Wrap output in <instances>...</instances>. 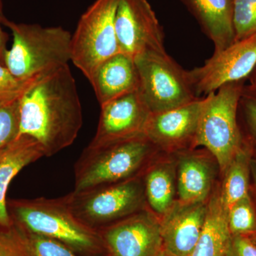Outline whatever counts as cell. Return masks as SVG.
<instances>
[{
    "label": "cell",
    "mask_w": 256,
    "mask_h": 256,
    "mask_svg": "<svg viewBox=\"0 0 256 256\" xmlns=\"http://www.w3.org/2000/svg\"><path fill=\"white\" fill-rule=\"evenodd\" d=\"M230 238L228 212L220 201L218 188L208 198L206 220L190 256H226Z\"/></svg>",
    "instance_id": "d6986e66"
},
{
    "label": "cell",
    "mask_w": 256,
    "mask_h": 256,
    "mask_svg": "<svg viewBox=\"0 0 256 256\" xmlns=\"http://www.w3.org/2000/svg\"><path fill=\"white\" fill-rule=\"evenodd\" d=\"M232 236L248 235L256 230V215L249 195L234 204L228 210Z\"/></svg>",
    "instance_id": "7402d4cb"
},
{
    "label": "cell",
    "mask_w": 256,
    "mask_h": 256,
    "mask_svg": "<svg viewBox=\"0 0 256 256\" xmlns=\"http://www.w3.org/2000/svg\"><path fill=\"white\" fill-rule=\"evenodd\" d=\"M95 136L89 146L117 142L144 134L151 112L139 90L100 106Z\"/></svg>",
    "instance_id": "7c38bea8"
},
{
    "label": "cell",
    "mask_w": 256,
    "mask_h": 256,
    "mask_svg": "<svg viewBox=\"0 0 256 256\" xmlns=\"http://www.w3.org/2000/svg\"><path fill=\"white\" fill-rule=\"evenodd\" d=\"M2 22L11 31L13 38L3 64L16 78L28 80L68 65L72 34L62 26L16 23L4 16Z\"/></svg>",
    "instance_id": "3957f363"
},
{
    "label": "cell",
    "mask_w": 256,
    "mask_h": 256,
    "mask_svg": "<svg viewBox=\"0 0 256 256\" xmlns=\"http://www.w3.org/2000/svg\"><path fill=\"white\" fill-rule=\"evenodd\" d=\"M204 98L172 110L151 112L144 136L156 149L168 152L193 148Z\"/></svg>",
    "instance_id": "4fadbf2b"
},
{
    "label": "cell",
    "mask_w": 256,
    "mask_h": 256,
    "mask_svg": "<svg viewBox=\"0 0 256 256\" xmlns=\"http://www.w3.org/2000/svg\"><path fill=\"white\" fill-rule=\"evenodd\" d=\"M226 256H256V244L248 236H232Z\"/></svg>",
    "instance_id": "f1b7e54d"
},
{
    "label": "cell",
    "mask_w": 256,
    "mask_h": 256,
    "mask_svg": "<svg viewBox=\"0 0 256 256\" xmlns=\"http://www.w3.org/2000/svg\"><path fill=\"white\" fill-rule=\"evenodd\" d=\"M202 31L220 52L235 42L232 0H182Z\"/></svg>",
    "instance_id": "2e32d148"
},
{
    "label": "cell",
    "mask_w": 256,
    "mask_h": 256,
    "mask_svg": "<svg viewBox=\"0 0 256 256\" xmlns=\"http://www.w3.org/2000/svg\"><path fill=\"white\" fill-rule=\"evenodd\" d=\"M20 136L34 139L44 156L72 146L82 126V106L68 65L38 76L20 98Z\"/></svg>",
    "instance_id": "6da1fadb"
},
{
    "label": "cell",
    "mask_w": 256,
    "mask_h": 256,
    "mask_svg": "<svg viewBox=\"0 0 256 256\" xmlns=\"http://www.w3.org/2000/svg\"><path fill=\"white\" fill-rule=\"evenodd\" d=\"M160 256H174L172 255V254H170V252H166V250H165L163 248L162 252H161V254H160Z\"/></svg>",
    "instance_id": "d6a6232c"
},
{
    "label": "cell",
    "mask_w": 256,
    "mask_h": 256,
    "mask_svg": "<svg viewBox=\"0 0 256 256\" xmlns=\"http://www.w3.org/2000/svg\"><path fill=\"white\" fill-rule=\"evenodd\" d=\"M256 67V35L214 52L204 65L188 70V74L195 95L201 98L226 84L244 80Z\"/></svg>",
    "instance_id": "9c48e42d"
},
{
    "label": "cell",
    "mask_w": 256,
    "mask_h": 256,
    "mask_svg": "<svg viewBox=\"0 0 256 256\" xmlns=\"http://www.w3.org/2000/svg\"><path fill=\"white\" fill-rule=\"evenodd\" d=\"M35 78L28 80L16 78L4 65L0 63V104L20 98Z\"/></svg>",
    "instance_id": "4316f807"
},
{
    "label": "cell",
    "mask_w": 256,
    "mask_h": 256,
    "mask_svg": "<svg viewBox=\"0 0 256 256\" xmlns=\"http://www.w3.org/2000/svg\"><path fill=\"white\" fill-rule=\"evenodd\" d=\"M250 171L252 172V176H254V181H255L256 186V160H252L250 162Z\"/></svg>",
    "instance_id": "4dcf8cb0"
},
{
    "label": "cell",
    "mask_w": 256,
    "mask_h": 256,
    "mask_svg": "<svg viewBox=\"0 0 256 256\" xmlns=\"http://www.w3.org/2000/svg\"><path fill=\"white\" fill-rule=\"evenodd\" d=\"M6 206L13 225L20 230L58 240L82 256L108 255L99 230L80 222L62 196L11 200Z\"/></svg>",
    "instance_id": "7a4b0ae2"
},
{
    "label": "cell",
    "mask_w": 256,
    "mask_h": 256,
    "mask_svg": "<svg viewBox=\"0 0 256 256\" xmlns=\"http://www.w3.org/2000/svg\"><path fill=\"white\" fill-rule=\"evenodd\" d=\"M244 80L226 84L204 98L193 148L204 146L225 172L244 142L238 124Z\"/></svg>",
    "instance_id": "5b68a950"
},
{
    "label": "cell",
    "mask_w": 256,
    "mask_h": 256,
    "mask_svg": "<svg viewBox=\"0 0 256 256\" xmlns=\"http://www.w3.org/2000/svg\"><path fill=\"white\" fill-rule=\"evenodd\" d=\"M118 0H95L82 13L72 36L70 62L88 80L108 58L119 53L114 28Z\"/></svg>",
    "instance_id": "52a82bcc"
},
{
    "label": "cell",
    "mask_w": 256,
    "mask_h": 256,
    "mask_svg": "<svg viewBox=\"0 0 256 256\" xmlns=\"http://www.w3.org/2000/svg\"><path fill=\"white\" fill-rule=\"evenodd\" d=\"M246 236H248L249 238L252 239V242H255V244H256V230H255V232H252V233L248 234V235Z\"/></svg>",
    "instance_id": "1f68e13d"
},
{
    "label": "cell",
    "mask_w": 256,
    "mask_h": 256,
    "mask_svg": "<svg viewBox=\"0 0 256 256\" xmlns=\"http://www.w3.org/2000/svg\"><path fill=\"white\" fill-rule=\"evenodd\" d=\"M0 256H32L22 232L14 225L0 230Z\"/></svg>",
    "instance_id": "484cf974"
},
{
    "label": "cell",
    "mask_w": 256,
    "mask_h": 256,
    "mask_svg": "<svg viewBox=\"0 0 256 256\" xmlns=\"http://www.w3.org/2000/svg\"><path fill=\"white\" fill-rule=\"evenodd\" d=\"M44 156L34 139L20 136L0 154V230L13 225L8 213L6 195L11 182L25 166Z\"/></svg>",
    "instance_id": "e0dca14e"
},
{
    "label": "cell",
    "mask_w": 256,
    "mask_h": 256,
    "mask_svg": "<svg viewBox=\"0 0 256 256\" xmlns=\"http://www.w3.org/2000/svg\"><path fill=\"white\" fill-rule=\"evenodd\" d=\"M252 153L250 142L244 140L242 146L224 173V182L220 188V198L227 212L234 204L249 195Z\"/></svg>",
    "instance_id": "44dd1931"
},
{
    "label": "cell",
    "mask_w": 256,
    "mask_h": 256,
    "mask_svg": "<svg viewBox=\"0 0 256 256\" xmlns=\"http://www.w3.org/2000/svg\"><path fill=\"white\" fill-rule=\"evenodd\" d=\"M232 1H234V0H232Z\"/></svg>",
    "instance_id": "e575fe53"
},
{
    "label": "cell",
    "mask_w": 256,
    "mask_h": 256,
    "mask_svg": "<svg viewBox=\"0 0 256 256\" xmlns=\"http://www.w3.org/2000/svg\"><path fill=\"white\" fill-rule=\"evenodd\" d=\"M156 150L144 134L101 146L88 144L74 166V191L142 176Z\"/></svg>",
    "instance_id": "277c9868"
},
{
    "label": "cell",
    "mask_w": 256,
    "mask_h": 256,
    "mask_svg": "<svg viewBox=\"0 0 256 256\" xmlns=\"http://www.w3.org/2000/svg\"><path fill=\"white\" fill-rule=\"evenodd\" d=\"M207 208L208 201L175 200L170 210L160 217L163 248L174 256H190L201 235Z\"/></svg>",
    "instance_id": "5bb4252c"
},
{
    "label": "cell",
    "mask_w": 256,
    "mask_h": 256,
    "mask_svg": "<svg viewBox=\"0 0 256 256\" xmlns=\"http://www.w3.org/2000/svg\"></svg>",
    "instance_id": "d590c367"
},
{
    "label": "cell",
    "mask_w": 256,
    "mask_h": 256,
    "mask_svg": "<svg viewBox=\"0 0 256 256\" xmlns=\"http://www.w3.org/2000/svg\"><path fill=\"white\" fill-rule=\"evenodd\" d=\"M20 230L22 232L32 256H82L58 240Z\"/></svg>",
    "instance_id": "d4e9b609"
},
{
    "label": "cell",
    "mask_w": 256,
    "mask_h": 256,
    "mask_svg": "<svg viewBox=\"0 0 256 256\" xmlns=\"http://www.w3.org/2000/svg\"><path fill=\"white\" fill-rule=\"evenodd\" d=\"M98 230L108 256H160L163 250L160 217L148 206Z\"/></svg>",
    "instance_id": "8fae6325"
},
{
    "label": "cell",
    "mask_w": 256,
    "mask_h": 256,
    "mask_svg": "<svg viewBox=\"0 0 256 256\" xmlns=\"http://www.w3.org/2000/svg\"><path fill=\"white\" fill-rule=\"evenodd\" d=\"M146 204L160 217L175 202L176 168L172 162L156 163L143 174Z\"/></svg>",
    "instance_id": "ffe728a7"
},
{
    "label": "cell",
    "mask_w": 256,
    "mask_h": 256,
    "mask_svg": "<svg viewBox=\"0 0 256 256\" xmlns=\"http://www.w3.org/2000/svg\"><path fill=\"white\" fill-rule=\"evenodd\" d=\"M139 92L152 114L172 110L198 98L184 70L168 54L150 52L134 58Z\"/></svg>",
    "instance_id": "ba28073f"
},
{
    "label": "cell",
    "mask_w": 256,
    "mask_h": 256,
    "mask_svg": "<svg viewBox=\"0 0 256 256\" xmlns=\"http://www.w3.org/2000/svg\"><path fill=\"white\" fill-rule=\"evenodd\" d=\"M89 82L100 106L140 88L136 62L122 52L101 64Z\"/></svg>",
    "instance_id": "9a60e30c"
},
{
    "label": "cell",
    "mask_w": 256,
    "mask_h": 256,
    "mask_svg": "<svg viewBox=\"0 0 256 256\" xmlns=\"http://www.w3.org/2000/svg\"><path fill=\"white\" fill-rule=\"evenodd\" d=\"M252 73L256 74V77H255V79H254V84H252V86L256 88V67L255 69H254V72H252Z\"/></svg>",
    "instance_id": "836d02e7"
},
{
    "label": "cell",
    "mask_w": 256,
    "mask_h": 256,
    "mask_svg": "<svg viewBox=\"0 0 256 256\" xmlns=\"http://www.w3.org/2000/svg\"><path fill=\"white\" fill-rule=\"evenodd\" d=\"M239 108L244 114L249 131L256 140V88L252 87L246 88L244 86Z\"/></svg>",
    "instance_id": "83f0119b"
},
{
    "label": "cell",
    "mask_w": 256,
    "mask_h": 256,
    "mask_svg": "<svg viewBox=\"0 0 256 256\" xmlns=\"http://www.w3.org/2000/svg\"><path fill=\"white\" fill-rule=\"evenodd\" d=\"M2 64V63H1Z\"/></svg>",
    "instance_id": "8d00e7d4"
},
{
    "label": "cell",
    "mask_w": 256,
    "mask_h": 256,
    "mask_svg": "<svg viewBox=\"0 0 256 256\" xmlns=\"http://www.w3.org/2000/svg\"><path fill=\"white\" fill-rule=\"evenodd\" d=\"M3 14L2 13V2L0 0V63L3 64V60H4V56L5 52L8 50L6 48V40H8V37H6V34L4 33V31L2 28V18ZM4 65V64H3Z\"/></svg>",
    "instance_id": "f546056e"
},
{
    "label": "cell",
    "mask_w": 256,
    "mask_h": 256,
    "mask_svg": "<svg viewBox=\"0 0 256 256\" xmlns=\"http://www.w3.org/2000/svg\"><path fill=\"white\" fill-rule=\"evenodd\" d=\"M235 42L256 35V0H234Z\"/></svg>",
    "instance_id": "603a6c76"
},
{
    "label": "cell",
    "mask_w": 256,
    "mask_h": 256,
    "mask_svg": "<svg viewBox=\"0 0 256 256\" xmlns=\"http://www.w3.org/2000/svg\"><path fill=\"white\" fill-rule=\"evenodd\" d=\"M20 98L0 104V154L18 137Z\"/></svg>",
    "instance_id": "cb8c5ba5"
},
{
    "label": "cell",
    "mask_w": 256,
    "mask_h": 256,
    "mask_svg": "<svg viewBox=\"0 0 256 256\" xmlns=\"http://www.w3.org/2000/svg\"><path fill=\"white\" fill-rule=\"evenodd\" d=\"M178 159L176 178L178 200L208 201L214 180V166L204 154L200 153L185 152Z\"/></svg>",
    "instance_id": "ac0fdd59"
},
{
    "label": "cell",
    "mask_w": 256,
    "mask_h": 256,
    "mask_svg": "<svg viewBox=\"0 0 256 256\" xmlns=\"http://www.w3.org/2000/svg\"><path fill=\"white\" fill-rule=\"evenodd\" d=\"M80 222L99 230L146 208L143 175L62 196Z\"/></svg>",
    "instance_id": "8992f818"
},
{
    "label": "cell",
    "mask_w": 256,
    "mask_h": 256,
    "mask_svg": "<svg viewBox=\"0 0 256 256\" xmlns=\"http://www.w3.org/2000/svg\"><path fill=\"white\" fill-rule=\"evenodd\" d=\"M114 28L120 52L133 58L166 52L162 28L148 0H118Z\"/></svg>",
    "instance_id": "30bf717a"
}]
</instances>
